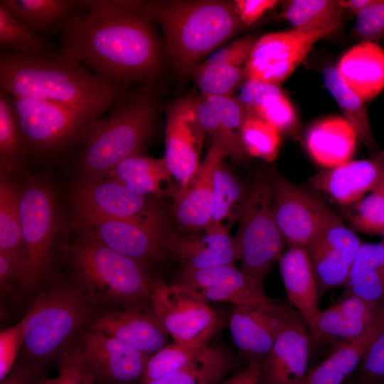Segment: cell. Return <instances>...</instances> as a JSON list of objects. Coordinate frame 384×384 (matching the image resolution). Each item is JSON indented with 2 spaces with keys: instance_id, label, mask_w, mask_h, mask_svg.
I'll return each instance as SVG.
<instances>
[{
  "instance_id": "14",
  "label": "cell",
  "mask_w": 384,
  "mask_h": 384,
  "mask_svg": "<svg viewBox=\"0 0 384 384\" xmlns=\"http://www.w3.org/2000/svg\"><path fill=\"white\" fill-rule=\"evenodd\" d=\"M273 214L289 247H307L318 238L332 210L312 193L272 174Z\"/></svg>"
},
{
  "instance_id": "24",
  "label": "cell",
  "mask_w": 384,
  "mask_h": 384,
  "mask_svg": "<svg viewBox=\"0 0 384 384\" xmlns=\"http://www.w3.org/2000/svg\"><path fill=\"white\" fill-rule=\"evenodd\" d=\"M279 262L287 297L302 318L311 336L321 311L316 281L307 249L289 247L281 255Z\"/></svg>"
},
{
  "instance_id": "27",
  "label": "cell",
  "mask_w": 384,
  "mask_h": 384,
  "mask_svg": "<svg viewBox=\"0 0 384 384\" xmlns=\"http://www.w3.org/2000/svg\"><path fill=\"white\" fill-rule=\"evenodd\" d=\"M337 70L365 102L384 89V50L373 42H359L340 58Z\"/></svg>"
},
{
  "instance_id": "30",
  "label": "cell",
  "mask_w": 384,
  "mask_h": 384,
  "mask_svg": "<svg viewBox=\"0 0 384 384\" xmlns=\"http://www.w3.org/2000/svg\"><path fill=\"white\" fill-rule=\"evenodd\" d=\"M345 294H351L367 301L384 302V245L363 243L350 267L343 287Z\"/></svg>"
},
{
  "instance_id": "25",
  "label": "cell",
  "mask_w": 384,
  "mask_h": 384,
  "mask_svg": "<svg viewBox=\"0 0 384 384\" xmlns=\"http://www.w3.org/2000/svg\"><path fill=\"white\" fill-rule=\"evenodd\" d=\"M383 328L384 302L375 319L361 334L308 371L304 384H344Z\"/></svg>"
},
{
  "instance_id": "7",
  "label": "cell",
  "mask_w": 384,
  "mask_h": 384,
  "mask_svg": "<svg viewBox=\"0 0 384 384\" xmlns=\"http://www.w3.org/2000/svg\"><path fill=\"white\" fill-rule=\"evenodd\" d=\"M238 223L235 238L241 254V270L263 284L286 243L273 214L270 174H260L248 187Z\"/></svg>"
},
{
  "instance_id": "8",
  "label": "cell",
  "mask_w": 384,
  "mask_h": 384,
  "mask_svg": "<svg viewBox=\"0 0 384 384\" xmlns=\"http://www.w3.org/2000/svg\"><path fill=\"white\" fill-rule=\"evenodd\" d=\"M11 98L26 150L43 155L61 151L83 139L92 122L104 115L53 102Z\"/></svg>"
},
{
  "instance_id": "56",
  "label": "cell",
  "mask_w": 384,
  "mask_h": 384,
  "mask_svg": "<svg viewBox=\"0 0 384 384\" xmlns=\"http://www.w3.org/2000/svg\"><path fill=\"white\" fill-rule=\"evenodd\" d=\"M371 0H341L338 1L343 9L348 10L356 16L365 9Z\"/></svg>"
},
{
  "instance_id": "26",
  "label": "cell",
  "mask_w": 384,
  "mask_h": 384,
  "mask_svg": "<svg viewBox=\"0 0 384 384\" xmlns=\"http://www.w3.org/2000/svg\"><path fill=\"white\" fill-rule=\"evenodd\" d=\"M104 177L144 196H168L174 201L180 191L164 157L154 159L134 155L119 162Z\"/></svg>"
},
{
  "instance_id": "51",
  "label": "cell",
  "mask_w": 384,
  "mask_h": 384,
  "mask_svg": "<svg viewBox=\"0 0 384 384\" xmlns=\"http://www.w3.org/2000/svg\"><path fill=\"white\" fill-rule=\"evenodd\" d=\"M279 90V85L246 79L241 85L238 100L242 107L245 114L252 115L268 96Z\"/></svg>"
},
{
  "instance_id": "18",
  "label": "cell",
  "mask_w": 384,
  "mask_h": 384,
  "mask_svg": "<svg viewBox=\"0 0 384 384\" xmlns=\"http://www.w3.org/2000/svg\"><path fill=\"white\" fill-rule=\"evenodd\" d=\"M95 379L111 384H137L149 357L136 348L101 331L90 330L79 341Z\"/></svg>"
},
{
  "instance_id": "11",
  "label": "cell",
  "mask_w": 384,
  "mask_h": 384,
  "mask_svg": "<svg viewBox=\"0 0 384 384\" xmlns=\"http://www.w3.org/2000/svg\"><path fill=\"white\" fill-rule=\"evenodd\" d=\"M150 304L166 331L177 343L207 345L221 324L218 314L200 295L161 278L154 279Z\"/></svg>"
},
{
  "instance_id": "33",
  "label": "cell",
  "mask_w": 384,
  "mask_h": 384,
  "mask_svg": "<svg viewBox=\"0 0 384 384\" xmlns=\"http://www.w3.org/2000/svg\"><path fill=\"white\" fill-rule=\"evenodd\" d=\"M343 9L336 0H287L282 1L279 17L293 28L304 31H336Z\"/></svg>"
},
{
  "instance_id": "19",
  "label": "cell",
  "mask_w": 384,
  "mask_h": 384,
  "mask_svg": "<svg viewBox=\"0 0 384 384\" xmlns=\"http://www.w3.org/2000/svg\"><path fill=\"white\" fill-rule=\"evenodd\" d=\"M90 329L112 336L149 356L168 345L169 337L150 303L104 312L94 319Z\"/></svg>"
},
{
  "instance_id": "6",
  "label": "cell",
  "mask_w": 384,
  "mask_h": 384,
  "mask_svg": "<svg viewBox=\"0 0 384 384\" xmlns=\"http://www.w3.org/2000/svg\"><path fill=\"white\" fill-rule=\"evenodd\" d=\"M88 303L70 287L44 292L25 315L23 349L33 359L44 360L63 351L87 321Z\"/></svg>"
},
{
  "instance_id": "5",
  "label": "cell",
  "mask_w": 384,
  "mask_h": 384,
  "mask_svg": "<svg viewBox=\"0 0 384 384\" xmlns=\"http://www.w3.org/2000/svg\"><path fill=\"white\" fill-rule=\"evenodd\" d=\"M73 260L87 287L102 298L125 307L150 303L154 279L145 263L85 238Z\"/></svg>"
},
{
  "instance_id": "40",
  "label": "cell",
  "mask_w": 384,
  "mask_h": 384,
  "mask_svg": "<svg viewBox=\"0 0 384 384\" xmlns=\"http://www.w3.org/2000/svg\"><path fill=\"white\" fill-rule=\"evenodd\" d=\"M208 345V344H207ZM173 341L149 356L139 382H147L181 369L194 361L207 346Z\"/></svg>"
},
{
  "instance_id": "13",
  "label": "cell",
  "mask_w": 384,
  "mask_h": 384,
  "mask_svg": "<svg viewBox=\"0 0 384 384\" xmlns=\"http://www.w3.org/2000/svg\"><path fill=\"white\" fill-rule=\"evenodd\" d=\"M334 31L292 28L262 36L257 40L245 63L246 79L279 85L302 63L314 45Z\"/></svg>"
},
{
  "instance_id": "35",
  "label": "cell",
  "mask_w": 384,
  "mask_h": 384,
  "mask_svg": "<svg viewBox=\"0 0 384 384\" xmlns=\"http://www.w3.org/2000/svg\"><path fill=\"white\" fill-rule=\"evenodd\" d=\"M20 190L6 174L0 179V252L14 258L21 265L23 262L19 210ZM21 272V271H20Z\"/></svg>"
},
{
  "instance_id": "22",
  "label": "cell",
  "mask_w": 384,
  "mask_h": 384,
  "mask_svg": "<svg viewBox=\"0 0 384 384\" xmlns=\"http://www.w3.org/2000/svg\"><path fill=\"white\" fill-rule=\"evenodd\" d=\"M202 234L171 239L169 255L177 260L180 270H194L226 265L241 260L239 245L229 231L220 228H207Z\"/></svg>"
},
{
  "instance_id": "39",
  "label": "cell",
  "mask_w": 384,
  "mask_h": 384,
  "mask_svg": "<svg viewBox=\"0 0 384 384\" xmlns=\"http://www.w3.org/2000/svg\"><path fill=\"white\" fill-rule=\"evenodd\" d=\"M240 141L244 151L250 156L272 161L277 156L279 146V132L258 117L245 115Z\"/></svg>"
},
{
  "instance_id": "28",
  "label": "cell",
  "mask_w": 384,
  "mask_h": 384,
  "mask_svg": "<svg viewBox=\"0 0 384 384\" xmlns=\"http://www.w3.org/2000/svg\"><path fill=\"white\" fill-rule=\"evenodd\" d=\"M357 140L354 131L343 117H331L311 125L305 142L311 158L330 169L351 160Z\"/></svg>"
},
{
  "instance_id": "53",
  "label": "cell",
  "mask_w": 384,
  "mask_h": 384,
  "mask_svg": "<svg viewBox=\"0 0 384 384\" xmlns=\"http://www.w3.org/2000/svg\"><path fill=\"white\" fill-rule=\"evenodd\" d=\"M261 378L262 361L250 359L245 368L220 384H260Z\"/></svg>"
},
{
  "instance_id": "16",
  "label": "cell",
  "mask_w": 384,
  "mask_h": 384,
  "mask_svg": "<svg viewBox=\"0 0 384 384\" xmlns=\"http://www.w3.org/2000/svg\"><path fill=\"white\" fill-rule=\"evenodd\" d=\"M193 104L192 97L180 99L169 107L166 114L164 159L179 187L178 196L188 188L201 164L205 132L197 122Z\"/></svg>"
},
{
  "instance_id": "50",
  "label": "cell",
  "mask_w": 384,
  "mask_h": 384,
  "mask_svg": "<svg viewBox=\"0 0 384 384\" xmlns=\"http://www.w3.org/2000/svg\"><path fill=\"white\" fill-rule=\"evenodd\" d=\"M26 319L23 317L16 324L2 330L0 333V380L10 372L14 361L23 345Z\"/></svg>"
},
{
  "instance_id": "34",
  "label": "cell",
  "mask_w": 384,
  "mask_h": 384,
  "mask_svg": "<svg viewBox=\"0 0 384 384\" xmlns=\"http://www.w3.org/2000/svg\"><path fill=\"white\" fill-rule=\"evenodd\" d=\"M248 188L225 165L223 160L217 166L213 177V214L208 227L229 230L238 220Z\"/></svg>"
},
{
  "instance_id": "2",
  "label": "cell",
  "mask_w": 384,
  "mask_h": 384,
  "mask_svg": "<svg viewBox=\"0 0 384 384\" xmlns=\"http://www.w3.org/2000/svg\"><path fill=\"white\" fill-rule=\"evenodd\" d=\"M0 90L13 97L105 114L125 94L84 65L58 52L26 56L1 49Z\"/></svg>"
},
{
  "instance_id": "43",
  "label": "cell",
  "mask_w": 384,
  "mask_h": 384,
  "mask_svg": "<svg viewBox=\"0 0 384 384\" xmlns=\"http://www.w3.org/2000/svg\"><path fill=\"white\" fill-rule=\"evenodd\" d=\"M383 303L371 302L354 294H345L335 304L344 321L347 341L358 336L373 322Z\"/></svg>"
},
{
  "instance_id": "41",
  "label": "cell",
  "mask_w": 384,
  "mask_h": 384,
  "mask_svg": "<svg viewBox=\"0 0 384 384\" xmlns=\"http://www.w3.org/2000/svg\"><path fill=\"white\" fill-rule=\"evenodd\" d=\"M345 207H347L345 218L355 230L368 234H382L384 230L383 195L373 191Z\"/></svg>"
},
{
  "instance_id": "38",
  "label": "cell",
  "mask_w": 384,
  "mask_h": 384,
  "mask_svg": "<svg viewBox=\"0 0 384 384\" xmlns=\"http://www.w3.org/2000/svg\"><path fill=\"white\" fill-rule=\"evenodd\" d=\"M306 249L316 278L319 296L321 297L331 288L343 287L351 267L319 239H316Z\"/></svg>"
},
{
  "instance_id": "47",
  "label": "cell",
  "mask_w": 384,
  "mask_h": 384,
  "mask_svg": "<svg viewBox=\"0 0 384 384\" xmlns=\"http://www.w3.org/2000/svg\"><path fill=\"white\" fill-rule=\"evenodd\" d=\"M252 115L270 123L279 132L292 129L297 119L291 102L282 90L268 96Z\"/></svg>"
},
{
  "instance_id": "10",
  "label": "cell",
  "mask_w": 384,
  "mask_h": 384,
  "mask_svg": "<svg viewBox=\"0 0 384 384\" xmlns=\"http://www.w3.org/2000/svg\"><path fill=\"white\" fill-rule=\"evenodd\" d=\"M23 262L19 274L21 288L33 289L45 274L58 226L52 190L38 181L29 182L19 195Z\"/></svg>"
},
{
  "instance_id": "1",
  "label": "cell",
  "mask_w": 384,
  "mask_h": 384,
  "mask_svg": "<svg viewBox=\"0 0 384 384\" xmlns=\"http://www.w3.org/2000/svg\"><path fill=\"white\" fill-rule=\"evenodd\" d=\"M153 22L145 1L117 0L111 10L73 18L61 33L58 53L121 87L151 80L162 63Z\"/></svg>"
},
{
  "instance_id": "57",
  "label": "cell",
  "mask_w": 384,
  "mask_h": 384,
  "mask_svg": "<svg viewBox=\"0 0 384 384\" xmlns=\"http://www.w3.org/2000/svg\"><path fill=\"white\" fill-rule=\"evenodd\" d=\"M373 191L380 193L384 196V178L382 179V181L380 182L378 186Z\"/></svg>"
},
{
  "instance_id": "49",
  "label": "cell",
  "mask_w": 384,
  "mask_h": 384,
  "mask_svg": "<svg viewBox=\"0 0 384 384\" xmlns=\"http://www.w3.org/2000/svg\"><path fill=\"white\" fill-rule=\"evenodd\" d=\"M257 40L252 36L238 38L217 51L197 69L204 70L226 65L241 66L243 63H246Z\"/></svg>"
},
{
  "instance_id": "58",
  "label": "cell",
  "mask_w": 384,
  "mask_h": 384,
  "mask_svg": "<svg viewBox=\"0 0 384 384\" xmlns=\"http://www.w3.org/2000/svg\"><path fill=\"white\" fill-rule=\"evenodd\" d=\"M381 235H382V236H383V240H382V242H383V244L384 245V230H383V232L382 233Z\"/></svg>"
},
{
  "instance_id": "4",
  "label": "cell",
  "mask_w": 384,
  "mask_h": 384,
  "mask_svg": "<svg viewBox=\"0 0 384 384\" xmlns=\"http://www.w3.org/2000/svg\"><path fill=\"white\" fill-rule=\"evenodd\" d=\"M156 104L148 93L124 94L110 112L92 122L78 159L83 176H105L122 161L140 154L151 133Z\"/></svg>"
},
{
  "instance_id": "42",
  "label": "cell",
  "mask_w": 384,
  "mask_h": 384,
  "mask_svg": "<svg viewBox=\"0 0 384 384\" xmlns=\"http://www.w3.org/2000/svg\"><path fill=\"white\" fill-rule=\"evenodd\" d=\"M95 380L79 341H72L62 351L57 375L42 379L38 384H95Z\"/></svg>"
},
{
  "instance_id": "31",
  "label": "cell",
  "mask_w": 384,
  "mask_h": 384,
  "mask_svg": "<svg viewBox=\"0 0 384 384\" xmlns=\"http://www.w3.org/2000/svg\"><path fill=\"white\" fill-rule=\"evenodd\" d=\"M323 80L358 140L373 155L379 152L365 101L344 82L335 66L329 65L324 68Z\"/></svg>"
},
{
  "instance_id": "54",
  "label": "cell",
  "mask_w": 384,
  "mask_h": 384,
  "mask_svg": "<svg viewBox=\"0 0 384 384\" xmlns=\"http://www.w3.org/2000/svg\"><path fill=\"white\" fill-rule=\"evenodd\" d=\"M20 264L9 255L0 252V283L1 290L5 289L16 277L19 278Z\"/></svg>"
},
{
  "instance_id": "44",
  "label": "cell",
  "mask_w": 384,
  "mask_h": 384,
  "mask_svg": "<svg viewBox=\"0 0 384 384\" xmlns=\"http://www.w3.org/2000/svg\"><path fill=\"white\" fill-rule=\"evenodd\" d=\"M316 239L332 248L350 267L363 245L356 234L333 211L327 218Z\"/></svg>"
},
{
  "instance_id": "17",
  "label": "cell",
  "mask_w": 384,
  "mask_h": 384,
  "mask_svg": "<svg viewBox=\"0 0 384 384\" xmlns=\"http://www.w3.org/2000/svg\"><path fill=\"white\" fill-rule=\"evenodd\" d=\"M309 353V333L299 314L289 308L273 346L262 362L260 384H304Z\"/></svg>"
},
{
  "instance_id": "23",
  "label": "cell",
  "mask_w": 384,
  "mask_h": 384,
  "mask_svg": "<svg viewBox=\"0 0 384 384\" xmlns=\"http://www.w3.org/2000/svg\"><path fill=\"white\" fill-rule=\"evenodd\" d=\"M289 307L269 310L252 305L234 306L228 321L233 342L250 359L262 361L274 343L284 314Z\"/></svg>"
},
{
  "instance_id": "9",
  "label": "cell",
  "mask_w": 384,
  "mask_h": 384,
  "mask_svg": "<svg viewBox=\"0 0 384 384\" xmlns=\"http://www.w3.org/2000/svg\"><path fill=\"white\" fill-rule=\"evenodd\" d=\"M75 217L130 221L170 229L166 215L151 196L137 194L106 177L82 176L73 187Z\"/></svg>"
},
{
  "instance_id": "46",
  "label": "cell",
  "mask_w": 384,
  "mask_h": 384,
  "mask_svg": "<svg viewBox=\"0 0 384 384\" xmlns=\"http://www.w3.org/2000/svg\"><path fill=\"white\" fill-rule=\"evenodd\" d=\"M344 384H384V328Z\"/></svg>"
},
{
  "instance_id": "29",
  "label": "cell",
  "mask_w": 384,
  "mask_h": 384,
  "mask_svg": "<svg viewBox=\"0 0 384 384\" xmlns=\"http://www.w3.org/2000/svg\"><path fill=\"white\" fill-rule=\"evenodd\" d=\"M0 4L41 36L62 33L82 11L80 0H1Z\"/></svg>"
},
{
  "instance_id": "36",
  "label": "cell",
  "mask_w": 384,
  "mask_h": 384,
  "mask_svg": "<svg viewBox=\"0 0 384 384\" xmlns=\"http://www.w3.org/2000/svg\"><path fill=\"white\" fill-rule=\"evenodd\" d=\"M0 46L1 49L26 56L55 53L48 41L18 20L1 4Z\"/></svg>"
},
{
  "instance_id": "37",
  "label": "cell",
  "mask_w": 384,
  "mask_h": 384,
  "mask_svg": "<svg viewBox=\"0 0 384 384\" xmlns=\"http://www.w3.org/2000/svg\"><path fill=\"white\" fill-rule=\"evenodd\" d=\"M26 148L14 110L11 97L0 90V167L1 173L16 169Z\"/></svg>"
},
{
  "instance_id": "20",
  "label": "cell",
  "mask_w": 384,
  "mask_h": 384,
  "mask_svg": "<svg viewBox=\"0 0 384 384\" xmlns=\"http://www.w3.org/2000/svg\"><path fill=\"white\" fill-rule=\"evenodd\" d=\"M384 178V150L368 159L348 161L316 174L311 186L343 206L373 191Z\"/></svg>"
},
{
  "instance_id": "45",
  "label": "cell",
  "mask_w": 384,
  "mask_h": 384,
  "mask_svg": "<svg viewBox=\"0 0 384 384\" xmlns=\"http://www.w3.org/2000/svg\"><path fill=\"white\" fill-rule=\"evenodd\" d=\"M197 83L203 95L231 97L245 75L241 66L226 65L196 69Z\"/></svg>"
},
{
  "instance_id": "3",
  "label": "cell",
  "mask_w": 384,
  "mask_h": 384,
  "mask_svg": "<svg viewBox=\"0 0 384 384\" xmlns=\"http://www.w3.org/2000/svg\"><path fill=\"white\" fill-rule=\"evenodd\" d=\"M148 15L161 26L172 65L187 73L244 26L234 1H146Z\"/></svg>"
},
{
  "instance_id": "15",
  "label": "cell",
  "mask_w": 384,
  "mask_h": 384,
  "mask_svg": "<svg viewBox=\"0 0 384 384\" xmlns=\"http://www.w3.org/2000/svg\"><path fill=\"white\" fill-rule=\"evenodd\" d=\"M174 282L193 291L208 302L252 305L269 310H279L284 306L265 294L262 283L235 265L180 270Z\"/></svg>"
},
{
  "instance_id": "55",
  "label": "cell",
  "mask_w": 384,
  "mask_h": 384,
  "mask_svg": "<svg viewBox=\"0 0 384 384\" xmlns=\"http://www.w3.org/2000/svg\"><path fill=\"white\" fill-rule=\"evenodd\" d=\"M36 370L32 368L20 366L13 370L1 380V384H38Z\"/></svg>"
},
{
  "instance_id": "52",
  "label": "cell",
  "mask_w": 384,
  "mask_h": 384,
  "mask_svg": "<svg viewBox=\"0 0 384 384\" xmlns=\"http://www.w3.org/2000/svg\"><path fill=\"white\" fill-rule=\"evenodd\" d=\"M237 14L244 26H250L267 11L276 7L281 1L276 0L233 1Z\"/></svg>"
},
{
  "instance_id": "48",
  "label": "cell",
  "mask_w": 384,
  "mask_h": 384,
  "mask_svg": "<svg viewBox=\"0 0 384 384\" xmlns=\"http://www.w3.org/2000/svg\"><path fill=\"white\" fill-rule=\"evenodd\" d=\"M356 17L352 31L354 38L376 43L384 36V0H371Z\"/></svg>"
},
{
  "instance_id": "12",
  "label": "cell",
  "mask_w": 384,
  "mask_h": 384,
  "mask_svg": "<svg viewBox=\"0 0 384 384\" xmlns=\"http://www.w3.org/2000/svg\"><path fill=\"white\" fill-rule=\"evenodd\" d=\"M73 225L82 238L145 264L170 256L171 240L176 234L171 229L114 219L75 217Z\"/></svg>"
},
{
  "instance_id": "21",
  "label": "cell",
  "mask_w": 384,
  "mask_h": 384,
  "mask_svg": "<svg viewBox=\"0 0 384 384\" xmlns=\"http://www.w3.org/2000/svg\"><path fill=\"white\" fill-rule=\"evenodd\" d=\"M227 155L220 143L212 142L196 176L185 191L174 201V215L183 229L199 231L210 225L213 214L214 173Z\"/></svg>"
},
{
  "instance_id": "32",
  "label": "cell",
  "mask_w": 384,
  "mask_h": 384,
  "mask_svg": "<svg viewBox=\"0 0 384 384\" xmlns=\"http://www.w3.org/2000/svg\"><path fill=\"white\" fill-rule=\"evenodd\" d=\"M231 353L220 345H207L185 367L158 378L137 384H220L233 366Z\"/></svg>"
}]
</instances>
